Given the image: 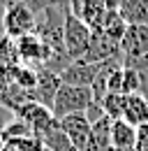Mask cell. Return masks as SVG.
Returning a JSON list of instances; mask_svg holds the SVG:
<instances>
[{
	"mask_svg": "<svg viewBox=\"0 0 148 151\" xmlns=\"http://www.w3.org/2000/svg\"><path fill=\"white\" fill-rule=\"evenodd\" d=\"M102 63H86V60H72L63 72H60V79L63 84H72V86H88L90 88L95 77L100 72Z\"/></svg>",
	"mask_w": 148,
	"mask_h": 151,
	"instance_id": "obj_9",
	"label": "cell"
},
{
	"mask_svg": "<svg viewBox=\"0 0 148 151\" xmlns=\"http://www.w3.org/2000/svg\"><path fill=\"white\" fill-rule=\"evenodd\" d=\"M146 98H148V95H146Z\"/></svg>",
	"mask_w": 148,
	"mask_h": 151,
	"instance_id": "obj_23",
	"label": "cell"
},
{
	"mask_svg": "<svg viewBox=\"0 0 148 151\" xmlns=\"http://www.w3.org/2000/svg\"><path fill=\"white\" fill-rule=\"evenodd\" d=\"M111 121L109 116L100 119L92 123V135L90 142L83 151H113V144H111Z\"/></svg>",
	"mask_w": 148,
	"mask_h": 151,
	"instance_id": "obj_14",
	"label": "cell"
},
{
	"mask_svg": "<svg viewBox=\"0 0 148 151\" xmlns=\"http://www.w3.org/2000/svg\"><path fill=\"white\" fill-rule=\"evenodd\" d=\"M100 30H104L111 40L120 42L123 35H125V30H127V23L123 21V17H120V14H118V9H116V12H109V14H107V19H104V23H102V28H100Z\"/></svg>",
	"mask_w": 148,
	"mask_h": 151,
	"instance_id": "obj_17",
	"label": "cell"
},
{
	"mask_svg": "<svg viewBox=\"0 0 148 151\" xmlns=\"http://www.w3.org/2000/svg\"><path fill=\"white\" fill-rule=\"evenodd\" d=\"M9 2H21L35 14H42L53 7H70V0H9Z\"/></svg>",
	"mask_w": 148,
	"mask_h": 151,
	"instance_id": "obj_18",
	"label": "cell"
},
{
	"mask_svg": "<svg viewBox=\"0 0 148 151\" xmlns=\"http://www.w3.org/2000/svg\"><path fill=\"white\" fill-rule=\"evenodd\" d=\"M2 147H5V139H2V128H0V151H2Z\"/></svg>",
	"mask_w": 148,
	"mask_h": 151,
	"instance_id": "obj_22",
	"label": "cell"
},
{
	"mask_svg": "<svg viewBox=\"0 0 148 151\" xmlns=\"http://www.w3.org/2000/svg\"><path fill=\"white\" fill-rule=\"evenodd\" d=\"M95 102V95H92V88L88 86H72V84H63L60 91L53 100V107H51V114L56 119H65L70 114H83L88 112Z\"/></svg>",
	"mask_w": 148,
	"mask_h": 151,
	"instance_id": "obj_1",
	"label": "cell"
},
{
	"mask_svg": "<svg viewBox=\"0 0 148 151\" xmlns=\"http://www.w3.org/2000/svg\"><path fill=\"white\" fill-rule=\"evenodd\" d=\"M111 58H123V51H120V42L111 40L104 30H92V40L90 47L86 51V56L81 60L86 63H104V60H111Z\"/></svg>",
	"mask_w": 148,
	"mask_h": 151,
	"instance_id": "obj_5",
	"label": "cell"
},
{
	"mask_svg": "<svg viewBox=\"0 0 148 151\" xmlns=\"http://www.w3.org/2000/svg\"><path fill=\"white\" fill-rule=\"evenodd\" d=\"M60 86H63L60 75L46 70V68H42V70L37 72V84H35V91H33V100L51 109L56 95H58V91H60Z\"/></svg>",
	"mask_w": 148,
	"mask_h": 151,
	"instance_id": "obj_7",
	"label": "cell"
},
{
	"mask_svg": "<svg viewBox=\"0 0 148 151\" xmlns=\"http://www.w3.org/2000/svg\"><path fill=\"white\" fill-rule=\"evenodd\" d=\"M118 14L127 26H148V0H120Z\"/></svg>",
	"mask_w": 148,
	"mask_h": 151,
	"instance_id": "obj_13",
	"label": "cell"
},
{
	"mask_svg": "<svg viewBox=\"0 0 148 151\" xmlns=\"http://www.w3.org/2000/svg\"><path fill=\"white\" fill-rule=\"evenodd\" d=\"M37 26V14L30 12L21 2H9L2 14V35L9 40H21L26 35H33Z\"/></svg>",
	"mask_w": 148,
	"mask_h": 151,
	"instance_id": "obj_3",
	"label": "cell"
},
{
	"mask_svg": "<svg viewBox=\"0 0 148 151\" xmlns=\"http://www.w3.org/2000/svg\"><path fill=\"white\" fill-rule=\"evenodd\" d=\"M125 100L127 95L125 93H107L102 98V109H104V116H109L111 121H118L123 119V112H125Z\"/></svg>",
	"mask_w": 148,
	"mask_h": 151,
	"instance_id": "obj_15",
	"label": "cell"
},
{
	"mask_svg": "<svg viewBox=\"0 0 148 151\" xmlns=\"http://www.w3.org/2000/svg\"><path fill=\"white\" fill-rule=\"evenodd\" d=\"M60 128L65 130V135L72 139V144L79 151H83L90 142V135H92V121L83 114H70L65 119H60Z\"/></svg>",
	"mask_w": 148,
	"mask_h": 151,
	"instance_id": "obj_6",
	"label": "cell"
},
{
	"mask_svg": "<svg viewBox=\"0 0 148 151\" xmlns=\"http://www.w3.org/2000/svg\"><path fill=\"white\" fill-rule=\"evenodd\" d=\"M14 47H16L18 60H21L26 68H30V65H42V68H46V63H49L51 56H53L51 47L44 44L35 33H33V35H26V37H21V40H14Z\"/></svg>",
	"mask_w": 148,
	"mask_h": 151,
	"instance_id": "obj_4",
	"label": "cell"
},
{
	"mask_svg": "<svg viewBox=\"0 0 148 151\" xmlns=\"http://www.w3.org/2000/svg\"><path fill=\"white\" fill-rule=\"evenodd\" d=\"M7 5H9V0H0V19H2V14H5Z\"/></svg>",
	"mask_w": 148,
	"mask_h": 151,
	"instance_id": "obj_21",
	"label": "cell"
},
{
	"mask_svg": "<svg viewBox=\"0 0 148 151\" xmlns=\"http://www.w3.org/2000/svg\"><path fill=\"white\" fill-rule=\"evenodd\" d=\"M123 121H127L130 126L141 128L148 126V98L141 93L127 95L125 100V112H123Z\"/></svg>",
	"mask_w": 148,
	"mask_h": 151,
	"instance_id": "obj_12",
	"label": "cell"
},
{
	"mask_svg": "<svg viewBox=\"0 0 148 151\" xmlns=\"http://www.w3.org/2000/svg\"><path fill=\"white\" fill-rule=\"evenodd\" d=\"M2 151H44V144L37 135L28 137H14V139H5Z\"/></svg>",
	"mask_w": 148,
	"mask_h": 151,
	"instance_id": "obj_16",
	"label": "cell"
},
{
	"mask_svg": "<svg viewBox=\"0 0 148 151\" xmlns=\"http://www.w3.org/2000/svg\"><path fill=\"white\" fill-rule=\"evenodd\" d=\"M137 142H139V130L134 126H130L123 119L111 123V144L116 151H132Z\"/></svg>",
	"mask_w": 148,
	"mask_h": 151,
	"instance_id": "obj_11",
	"label": "cell"
},
{
	"mask_svg": "<svg viewBox=\"0 0 148 151\" xmlns=\"http://www.w3.org/2000/svg\"><path fill=\"white\" fill-rule=\"evenodd\" d=\"M37 137L42 139L44 149H49V151H79L72 144V139L65 135V130L60 128V121H58V119H53Z\"/></svg>",
	"mask_w": 148,
	"mask_h": 151,
	"instance_id": "obj_10",
	"label": "cell"
},
{
	"mask_svg": "<svg viewBox=\"0 0 148 151\" xmlns=\"http://www.w3.org/2000/svg\"><path fill=\"white\" fill-rule=\"evenodd\" d=\"M123 93L125 95L139 93V72L134 68H123Z\"/></svg>",
	"mask_w": 148,
	"mask_h": 151,
	"instance_id": "obj_19",
	"label": "cell"
},
{
	"mask_svg": "<svg viewBox=\"0 0 148 151\" xmlns=\"http://www.w3.org/2000/svg\"><path fill=\"white\" fill-rule=\"evenodd\" d=\"M123 58H146L148 56V26H127L120 40Z\"/></svg>",
	"mask_w": 148,
	"mask_h": 151,
	"instance_id": "obj_8",
	"label": "cell"
},
{
	"mask_svg": "<svg viewBox=\"0 0 148 151\" xmlns=\"http://www.w3.org/2000/svg\"><path fill=\"white\" fill-rule=\"evenodd\" d=\"M102 2H104V7H107L109 12H116L118 5H120V0H102Z\"/></svg>",
	"mask_w": 148,
	"mask_h": 151,
	"instance_id": "obj_20",
	"label": "cell"
},
{
	"mask_svg": "<svg viewBox=\"0 0 148 151\" xmlns=\"http://www.w3.org/2000/svg\"><path fill=\"white\" fill-rule=\"evenodd\" d=\"M92 40V28L83 19H79L72 9H67L65 14V33H63V44H65V54L72 60H81L86 56L88 47Z\"/></svg>",
	"mask_w": 148,
	"mask_h": 151,
	"instance_id": "obj_2",
	"label": "cell"
}]
</instances>
